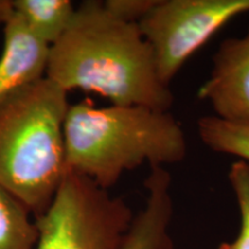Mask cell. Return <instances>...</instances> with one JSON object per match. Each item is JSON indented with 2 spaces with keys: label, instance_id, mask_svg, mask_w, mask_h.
<instances>
[{
  "label": "cell",
  "instance_id": "6da1fadb",
  "mask_svg": "<svg viewBox=\"0 0 249 249\" xmlns=\"http://www.w3.org/2000/svg\"><path fill=\"white\" fill-rule=\"evenodd\" d=\"M45 77L66 92H95L119 107L170 111L174 102L139 24L114 17L97 0L82 2L50 46Z\"/></svg>",
  "mask_w": 249,
  "mask_h": 249
},
{
  "label": "cell",
  "instance_id": "7a4b0ae2",
  "mask_svg": "<svg viewBox=\"0 0 249 249\" xmlns=\"http://www.w3.org/2000/svg\"><path fill=\"white\" fill-rule=\"evenodd\" d=\"M67 171L110 189L127 171L181 163L188 152L181 124L170 111L144 107H96L85 99L68 107L64 126Z\"/></svg>",
  "mask_w": 249,
  "mask_h": 249
},
{
  "label": "cell",
  "instance_id": "3957f363",
  "mask_svg": "<svg viewBox=\"0 0 249 249\" xmlns=\"http://www.w3.org/2000/svg\"><path fill=\"white\" fill-rule=\"evenodd\" d=\"M67 93L43 77L0 105V187L34 218L45 213L67 172Z\"/></svg>",
  "mask_w": 249,
  "mask_h": 249
},
{
  "label": "cell",
  "instance_id": "277c9868",
  "mask_svg": "<svg viewBox=\"0 0 249 249\" xmlns=\"http://www.w3.org/2000/svg\"><path fill=\"white\" fill-rule=\"evenodd\" d=\"M133 219L123 197L67 171L51 204L35 218L34 249H121Z\"/></svg>",
  "mask_w": 249,
  "mask_h": 249
},
{
  "label": "cell",
  "instance_id": "5b68a950",
  "mask_svg": "<svg viewBox=\"0 0 249 249\" xmlns=\"http://www.w3.org/2000/svg\"><path fill=\"white\" fill-rule=\"evenodd\" d=\"M247 12L249 0H157L138 24L151 48L160 82L169 87L218 30Z\"/></svg>",
  "mask_w": 249,
  "mask_h": 249
},
{
  "label": "cell",
  "instance_id": "8992f818",
  "mask_svg": "<svg viewBox=\"0 0 249 249\" xmlns=\"http://www.w3.org/2000/svg\"><path fill=\"white\" fill-rule=\"evenodd\" d=\"M210 76L197 96L208 102L213 116L249 124V28L242 37L226 38L213 55Z\"/></svg>",
  "mask_w": 249,
  "mask_h": 249
},
{
  "label": "cell",
  "instance_id": "52a82bcc",
  "mask_svg": "<svg viewBox=\"0 0 249 249\" xmlns=\"http://www.w3.org/2000/svg\"><path fill=\"white\" fill-rule=\"evenodd\" d=\"M50 46L13 14L4 27L0 55V105L24 87L45 77Z\"/></svg>",
  "mask_w": 249,
  "mask_h": 249
},
{
  "label": "cell",
  "instance_id": "ba28073f",
  "mask_svg": "<svg viewBox=\"0 0 249 249\" xmlns=\"http://www.w3.org/2000/svg\"><path fill=\"white\" fill-rule=\"evenodd\" d=\"M171 180L165 167L150 166L144 181L145 204L134 216L121 249H174L169 231L173 216Z\"/></svg>",
  "mask_w": 249,
  "mask_h": 249
},
{
  "label": "cell",
  "instance_id": "9c48e42d",
  "mask_svg": "<svg viewBox=\"0 0 249 249\" xmlns=\"http://www.w3.org/2000/svg\"><path fill=\"white\" fill-rule=\"evenodd\" d=\"M13 9L34 36L51 46L66 33L76 8L70 0H13Z\"/></svg>",
  "mask_w": 249,
  "mask_h": 249
},
{
  "label": "cell",
  "instance_id": "30bf717a",
  "mask_svg": "<svg viewBox=\"0 0 249 249\" xmlns=\"http://www.w3.org/2000/svg\"><path fill=\"white\" fill-rule=\"evenodd\" d=\"M35 218L11 193L0 187V249H34Z\"/></svg>",
  "mask_w": 249,
  "mask_h": 249
},
{
  "label": "cell",
  "instance_id": "8fae6325",
  "mask_svg": "<svg viewBox=\"0 0 249 249\" xmlns=\"http://www.w3.org/2000/svg\"><path fill=\"white\" fill-rule=\"evenodd\" d=\"M197 132L208 148L219 154L232 155L249 163V124H233L214 116L198 119Z\"/></svg>",
  "mask_w": 249,
  "mask_h": 249
},
{
  "label": "cell",
  "instance_id": "7c38bea8",
  "mask_svg": "<svg viewBox=\"0 0 249 249\" xmlns=\"http://www.w3.org/2000/svg\"><path fill=\"white\" fill-rule=\"evenodd\" d=\"M229 181L238 203L240 229L231 242H223L218 249H249V163L234 161L229 171Z\"/></svg>",
  "mask_w": 249,
  "mask_h": 249
},
{
  "label": "cell",
  "instance_id": "4fadbf2b",
  "mask_svg": "<svg viewBox=\"0 0 249 249\" xmlns=\"http://www.w3.org/2000/svg\"><path fill=\"white\" fill-rule=\"evenodd\" d=\"M157 0H107L105 8L114 17L127 21L139 23L154 7Z\"/></svg>",
  "mask_w": 249,
  "mask_h": 249
},
{
  "label": "cell",
  "instance_id": "5bb4252c",
  "mask_svg": "<svg viewBox=\"0 0 249 249\" xmlns=\"http://www.w3.org/2000/svg\"><path fill=\"white\" fill-rule=\"evenodd\" d=\"M13 14V0H0V26L5 27Z\"/></svg>",
  "mask_w": 249,
  "mask_h": 249
}]
</instances>
